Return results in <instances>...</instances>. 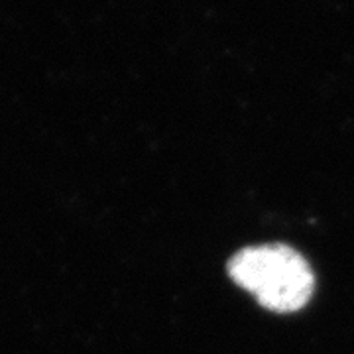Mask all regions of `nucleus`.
Listing matches in <instances>:
<instances>
[{
  "instance_id": "1",
  "label": "nucleus",
  "mask_w": 354,
  "mask_h": 354,
  "mask_svg": "<svg viewBox=\"0 0 354 354\" xmlns=\"http://www.w3.org/2000/svg\"><path fill=\"white\" fill-rule=\"evenodd\" d=\"M230 279L250 291L256 301L274 313L304 309L315 291V274L295 248L281 242L246 246L227 264Z\"/></svg>"
}]
</instances>
